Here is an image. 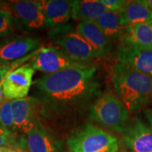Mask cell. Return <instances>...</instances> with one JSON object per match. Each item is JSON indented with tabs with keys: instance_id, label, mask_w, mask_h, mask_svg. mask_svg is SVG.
<instances>
[{
	"instance_id": "cell-14",
	"label": "cell",
	"mask_w": 152,
	"mask_h": 152,
	"mask_svg": "<svg viewBox=\"0 0 152 152\" xmlns=\"http://www.w3.org/2000/svg\"><path fill=\"white\" fill-rule=\"evenodd\" d=\"M76 30L94 49L99 58H105L113 51V42L102 33L94 22H80Z\"/></svg>"
},
{
	"instance_id": "cell-24",
	"label": "cell",
	"mask_w": 152,
	"mask_h": 152,
	"mask_svg": "<svg viewBox=\"0 0 152 152\" xmlns=\"http://www.w3.org/2000/svg\"><path fill=\"white\" fill-rule=\"evenodd\" d=\"M15 69V66H0V83L4 80L5 77L7 75L10 73L11 71H14Z\"/></svg>"
},
{
	"instance_id": "cell-28",
	"label": "cell",
	"mask_w": 152,
	"mask_h": 152,
	"mask_svg": "<svg viewBox=\"0 0 152 152\" xmlns=\"http://www.w3.org/2000/svg\"><path fill=\"white\" fill-rule=\"evenodd\" d=\"M3 82H1V83H0V104H1V102H2V101L4 99V93H3Z\"/></svg>"
},
{
	"instance_id": "cell-26",
	"label": "cell",
	"mask_w": 152,
	"mask_h": 152,
	"mask_svg": "<svg viewBox=\"0 0 152 152\" xmlns=\"http://www.w3.org/2000/svg\"><path fill=\"white\" fill-rule=\"evenodd\" d=\"M138 2L147 7L152 12V0H138Z\"/></svg>"
},
{
	"instance_id": "cell-10",
	"label": "cell",
	"mask_w": 152,
	"mask_h": 152,
	"mask_svg": "<svg viewBox=\"0 0 152 152\" xmlns=\"http://www.w3.org/2000/svg\"><path fill=\"white\" fill-rule=\"evenodd\" d=\"M34 74L35 70L28 64L11 71L3 83L4 98L15 100L27 97Z\"/></svg>"
},
{
	"instance_id": "cell-22",
	"label": "cell",
	"mask_w": 152,
	"mask_h": 152,
	"mask_svg": "<svg viewBox=\"0 0 152 152\" xmlns=\"http://www.w3.org/2000/svg\"><path fill=\"white\" fill-rule=\"evenodd\" d=\"M0 124L11 132L16 133L12 115L11 100L8 99L4 98L0 104Z\"/></svg>"
},
{
	"instance_id": "cell-2",
	"label": "cell",
	"mask_w": 152,
	"mask_h": 152,
	"mask_svg": "<svg viewBox=\"0 0 152 152\" xmlns=\"http://www.w3.org/2000/svg\"><path fill=\"white\" fill-rule=\"evenodd\" d=\"M111 81L117 96L130 112L135 113L152 102V79L118 62Z\"/></svg>"
},
{
	"instance_id": "cell-29",
	"label": "cell",
	"mask_w": 152,
	"mask_h": 152,
	"mask_svg": "<svg viewBox=\"0 0 152 152\" xmlns=\"http://www.w3.org/2000/svg\"><path fill=\"white\" fill-rule=\"evenodd\" d=\"M129 152H132V151H129Z\"/></svg>"
},
{
	"instance_id": "cell-7",
	"label": "cell",
	"mask_w": 152,
	"mask_h": 152,
	"mask_svg": "<svg viewBox=\"0 0 152 152\" xmlns=\"http://www.w3.org/2000/svg\"><path fill=\"white\" fill-rule=\"evenodd\" d=\"M2 9L8 10L14 19L17 29L33 30L45 26L40 1H14L6 3Z\"/></svg>"
},
{
	"instance_id": "cell-19",
	"label": "cell",
	"mask_w": 152,
	"mask_h": 152,
	"mask_svg": "<svg viewBox=\"0 0 152 152\" xmlns=\"http://www.w3.org/2000/svg\"><path fill=\"white\" fill-rule=\"evenodd\" d=\"M102 33L112 42H121L123 28L120 24L118 12L107 11L94 21Z\"/></svg>"
},
{
	"instance_id": "cell-16",
	"label": "cell",
	"mask_w": 152,
	"mask_h": 152,
	"mask_svg": "<svg viewBox=\"0 0 152 152\" xmlns=\"http://www.w3.org/2000/svg\"><path fill=\"white\" fill-rule=\"evenodd\" d=\"M26 135V148L30 152H59V144L49 133L39 119Z\"/></svg>"
},
{
	"instance_id": "cell-3",
	"label": "cell",
	"mask_w": 152,
	"mask_h": 152,
	"mask_svg": "<svg viewBox=\"0 0 152 152\" xmlns=\"http://www.w3.org/2000/svg\"><path fill=\"white\" fill-rule=\"evenodd\" d=\"M128 115L126 106L111 92L101 94L88 109V118L91 121L121 134L128 124Z\"/></svg>"
},
{
	"instance_id": "cell-25",
	"label": "cell",
	"mask_w": 152,
	"mask_h": 152,
	"mask_svg": "<svg viewBox=\"0 0 152 152\" xmlns=\"http://www.w3.org/2000/svg\"><path fill=\"white\" fill-rule=\"evenodd\" d=\"M144 114L148 121L149 127L152 131V109H147L144 111Z\"/></svg>"
},
{
	"instance_id": "cell-1",
	"label": "cell",
	"mask_w": 152,
	"mask_h": 152,
	"mask_svg": "<svg viewBox=\"0 0 152 152\" xmlns=\"http://www.w3.org/2000/svg\"><path fill=\"white\" fill-rule=\"evenodd\" d=\"M96 72L92 65L46 74L38 79L35 94L42 110L61 115L84 109L102 94Z\"/></svg>"
},
{
	"instance_id": "cell-9",
	"label": "cell",
	"mask_w": 152,
	"mask_h": 152,
	"mask_svg": "<svg viewBox=\"0 0 152 152\" xmlns=\"http://www.w3.org/2000/svg\"><path fill=\"white\" fill-rule=\"evenodd\" d=\"M39 100L34 97H26L20 99L11 100L12 115L14 119L15 132L16 134H27L39 118Z\"/></svg>"
},
{
	"instance_id": "cell-30",
	"label": "cell",
	"mask_w": 152,
	"mask_h": 152,
	"mask_svg": "<svg viewBox=\"0 0 152 152\" xmlns=\"http://www.w3.org/2000/svg\"><path fill=\"white\" fill-rule=\"evenodd\" d=\"M23 152H24V151H23Z\"/></svg>"
},
{
	"instance_id": "cell-18",
	"label": "cell",
	"mask_w": 152,
	"mask_h": 152,
	"mask_svg": "<svg viewBox=\"0 0 152 152\" xmlns=\"http://www.w3.org/2000/svg\"><path fill=\"white\" fill-rule=\"evenodd\" d=\"M107 11L100 0H75L72 4V18L80 22H94Z\"/></svg>"
},
{
	"instance_id": "cell-13",
	"label": "cell",
	"mask_w": 152,
	"mask_h": 152,
	"mask_svg": "<svg viewBox=\"0 0 152 152\" xmlns=\"http://www.w3.org/2000/svg\"><path fill=\"white\" fill-rule=\"evenodd\" d=\"M40 2L47 28L54 30L68 25L72 18L73 1L46 0Z\"/></svg>"
},
{
	"instance_id": "cell-17",
	"label": "cell",
	"mask_w": 152,
	"mask_h": 152,
	"mask_svg": "<svg viewBox=\"0 0 152 152\" xmlns=\"http://www.w3.org/2000/svg\"><path fill=\"white\" fill-rule=\"evenodd\" d=\"M122 28L152 20V12L137 1H128L118 12Z\"/></svg>"
},
{
	"instance_id": "cell-6",
	"label": "cell",
	"mask_w": 152,
	"mask_h": 152,
	"mask_svg": "<svg viewBox=\"0 0 152 152\" xmlns=\"http://www.w3.org/2000/svg\"><path fill=\"white\" fill-rule=\"evenodd\" d=\"M28 65L34 70L46 74H52L69 68L87 67L92 66V64L74 61L59 47L49 45L37 49Z\"/></svg>"
},
{
	"instance_id": "cell-11",
	"label": "cell",
	"mask_w": 152,
	"mask_h": 152,
	"mask_svg": "<svg viewBox=\"0 0 152 152\" xmlns=\"http://www.w3.org/2000/svg\"><path fill=\"white\" fill-rule=\"evenodd\" d=\"M123 144L132 152H152V131L138 118H133L121 133Z\"/></svg>"
},
{
	"instance_id": "cell-12",
	"label": "cell",
	"mask_w": 152,
	"mask_h": 152,
	"mask_svg": "<svg viewBox=\"0 0 152 152\" xmlns=\"http://www.w3.org/2000/svg\"><path fill=\"white\" fill-rule=\"evenodd\" d=\"M118 62L152 79V50H142L119 44Z\"/></svg>"
},
{
	"instance_id": "cell-5",
	"label": "cell",
	"mask_w": 152,
	"mask_h": 152,
	"mask_svg": "<svg viewBox=\"0 0 152 152\" xmlns=\"http://www.w3.org/2000/svg\"><path fill=\"white\" fill-rule=\"evenodd\" d=\"M48 36L56 47L61 49L74 61L91 64L92 61L99 58L90 44L70 25L52 30Z\"/></svg>"
},
{
	"instance_id": "cell-4",
	"label": "cell",
	"mask_w": 152,
	"mask_h": 152,
	"mask_svg": "<svg viewBox=\"0 0 152 152\" xmlns=\"http://www.w3.org/2000/svg\"><path fill=\"white\" fill-rule=\"evenodd\" d=\"M71 152H117V138L91 123L73 131L67 140Z\"/></svg>"
},
{
	"instance_id": "cell-27",
	"label": "cell",
	"mask_w": 152,
	"mask_h": 152,
	"mask_svg": "<svg viewBox=\"0 0 152 152\" xmlns=\"http://www.w3.org/2000/svg\"><path fill=\"white\" fill-rule=\"evenodd\" d=\"M0 152H18V151L14 149H12V148L4 147L0 148Z\"/></svg>"
},
{
	"instance_id": "cell-23",
	"label": "cell",
	"mask_w": 152,
	"mask_h": 152,
	"mask_svg": "<svg viewBox=\"0 0 152 152\" xmlns=\"http://www.w3.org/2000/svg\"><path fill=\"white\" fill-rule=\"evenodd\" d=\"M104 7L111 12H118L128 1L123 0H100Z\"/></svg>"
},
{
	"instance_id": "cell-21",
	"label": "cell",
	"mask_w": 152,
	"mask_h": 152,
	"mask_svg": "<svg viewBox=\"0 0 152 152\" xmlns=\"http://www.w3.org/2000/svg\"><path fill=\"white\" fill-rule=\"evenodd\" d=\"M17 27L12 15L6 9H0V38L14 35Z\"/></svg>"
},
{
	"instance_id": "cell-15",
	"label": "cell",
	"mask_w": 152,
	"mask_h": 152,
	"mask_svg": "<svg viewBox=\"0 0 152 152\" xmlns=\"http://www.w3.org/2000/svg\"><path fill=\"white\" fill-rule=\"evenodd\" d=\"M120 43L142 50H152V20L123 28Z\"/></svg>"
},
{
	"instance_id": "cell-20",
	"label": "cell",
	"mask_w": 152,
	"mask_h": 152,
	"mask_svg": "<svg viewBox=\"0 0 152 152\" xmlns=\"http://www.w3.org/2000/svg\"><path fill=\"white\" fill-rule=\"evenodd\" d=\"M4 147L24 149L26 148V138L11 132L0 124V148Z\"/></svg>"
},
{
	"instance_id": "cell-8",
	"label": "cell",
	"mask_w": 152,
	"mask_h": 152,
	"mask_svg": "<svg viewBox=\"0 0 152 152\" xmlns=\"http://www.w3.org/2000/svg\"><path fill=\"white\" fill-rule=\"evenodd\" d=\"M42 42L35 37L13 35L0 38V66H10L37 50Z\"/></svg>"
}]
</instances>
